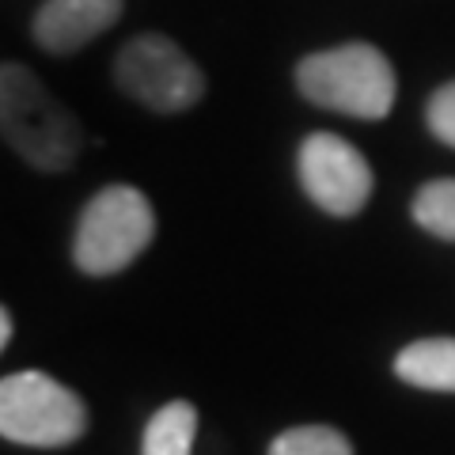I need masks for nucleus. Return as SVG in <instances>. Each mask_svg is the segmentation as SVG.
<instances>
[{
	"label": "nucleus",
	"instance_id": "11",
	"mask_svg": "<svg viewBox=\"0 0 455 455\" xmlns=\"http://www.w3.org/2000/svg\"><path fill=\"white\" fill-rule=\"evenodd\" d=\"M269 455H353V444L331 425H296L269 444Z\"/></svg>",
	"mask_w": 455,
	"mask_h": 455
},
{
	"label": "nucleus",
	"instance_id": "12",
	"mask_svg": "<svg viewBox=\"0 0 455 455\" xmlns=\"http://www.w3.org/2000/svg\"><path fill=\"white\" fill-rule=\"evenodd\" d=\"M429 130L455 148V80L429 99Z\"/></svg>",
	"mask_w": 455,
	"mask_h": 455
},
{
	"label": "nucleus",
	"instance_id": "8",
	"mask_svg": "<svg viewBox=\"0 0 455 455\" xmlns=\"http://www.w3.org/2000/svg\"><path fill=\"white\" fill-rule=\"evenodd\" d=\"M398 379L421 391H451L455 395V338H421L395 357Z\"/></svg>",
	"mask_w": 455,
	"mask_h": 455
},
{
	"label": "nucleus",
	"instance_id": "10",
	"mask_svg": "<svg viewBox=\"0 0 455 455\" xmlns=\"http://www.w3.org/2000/svg\"><path fill=\"white\" fill-rule=\"evenodd\" d=\"M414 220L425 232L455 243V179L425 182L414 197Z\"/></svg>",
	"mask_w": 455,
	"mask_h": 455
},
{
	"label": "nucleus",
	"instance_id": "13",
	"mask_svg": "<svg viewBox=\"0 0 455 455\" xmlns=\"http://www.w3.org/2000/svg\"><path fill=\"white\" fill-rule=\"evenodd\" d=\"M12 341V311H0V346Z\"/></svg>",
	"mask_w": 455,
	"mask_h": 455
},
{
	"label": "nucleus",
	"instance_id": "9",
	"mask_svg": "<svg viewBox=\"0 0 455 455\" xmlns=\"http://www.w3.org/2000/svg\"><path fill=\"white\" fill-rule=\"evenodd\" d=\"M194 433H197V410L190 403H167L164 410H156L140 455H190L194 451Z\"/></svg>",
	"mask_w": 455,
	"mask_h": 455
},
{
	"label": "nucleus",
	"instance_id": "1",
	"mask_svg": "<svg viewBox=\"0 0 455 455\" xmlns=\"http://www.w3.org/2000/svg\"><path fill=\"white\" fill-rule=\"evenodd\" d=\"M0 130L8 148L38 171H65L84 145L80 122L16 61L0 68Z\"/></svg>",
	"mask_w": 455,
	"mask_h": 455
},
{
	"label": "nucleus",
	"instance_id": "5",
	"mask_svg": "<svg viewBox=\"0 0 455 455\" xmlns=\"http://www.w3.org/2000/svg\"><path fill=\"white\" fill-rule=\"evenodd\" d=\"M114 80L122 84L125 95L140 99L160 114L187 110L205 95L202 68L164 35H140L125 42L114 61Z\"/></svg>",
	"mask_w": 455,
	"mask_h": 455
},
{
	"label": "nucleus",
	"instance_id": "7",
	"mask_svg": "<svg viewBox=\"0 0 455 455\" xmlns=\"http://www.w3.org/2000/svg\"><path fill=\"white\" fill-rule=\"evenodd\" d=\"M122 16V0H46L35 16V42L46 53H76Z\"/></svg>",
	"mask_w": 455,
	"mask_h": 455
},
{
	"label": "nucleus",
	"instance_id": "4",
	"mask_svg": "<svg viewBox=\"0 0 455 455\" xmlns=\"http://www.w3.org/2000/svg\"><path fill=\"white\" fill-rule=\"evenodd\" d=\"M88 429L80 395L46 372H12L0 383V433L27 448H65Z\"/></svg>",
	"mask_w": 455,
	"mask_h": 455
},
{
	"label": "nucleus",
	"instance_id": "3",
	"mask_svg": "<svg viewBox=\"0 0 455 455\" xmlns=\"http://www.w3.org/2000/svg\"><path fill=\"white\" fill-rule=\"evenodd\" d=\"M152 235H156V212L148 197L118 182V187L99 190L88 202V209L80 212L73 262L92 277L122 274L125 266L148 251Z\"/></svg>",
	"mask_w": 455,
	"mask_h": 455
},
{
	"label": "nucleus",
	"instance_id": "2",
	"mask_svg": "<svg viewBox=\"0 0 455 455\" xmlns=\"http://www.w3.org/2000/svg\"><path fill=\"white\" fill-rule=\"evenodd\" d=\"M296 88L315 107L379 122L395 107V68L376 46L349 42V46L304 57L296 68Z\"/></svg>",
	"mask_w": 455,
	"mask_h": 455
},
{
	"label": "nucleus",
	"instance_id": "6",
	"mask_svg": "<svg viewBox=\"0 0 455 455\" xmlns=\"http://www.w3.org/2000/svg\"><path fill=\"white\" fill-rule=\"evenodd\" d=\"M296 171L307 197L331 217H357L372 197V167L334 133H311L296 156Z\"/></svg>",
	"mask_w": 455,
	"mask_h": 455
}]
</instances>
